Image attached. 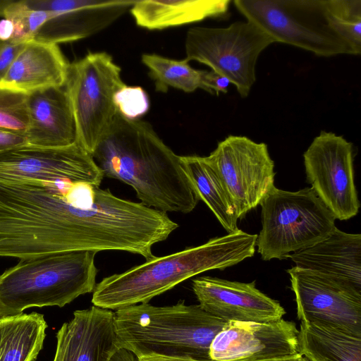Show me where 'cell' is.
Instances as JSON below:
<instances>
[{"label": "cell", "mask_w": 361, "mask_h": 361, "mask_svg": "<svg viewBox=\"0 0 361 361\" xmlns=\"http://www.w3.org/2000/svg\"><path fill=\"white\" fill-rule=\"evenodd\" d=\"M104 178L131 186L141 203L166 212H191L199 201L175 154L140 120L118 111L90 153Z\"/></svg>", "instance_id": "6da1fadb"}, {"label": "cell", "mask_w": 361, "mask_h": 361, "mask_svg": "<svg viewBox=\"0 0 361 361\" xmlns=\"http://www.w3.org/2000/svg\"><path fill=\"white\" fill-rule=\"evenodd\" d=\"M257 234L242 230L162 257H154L127 271L104 278L92 292L93 305L118 310L148 302L199 274L224 269L255 252Z\"/></svg>", "instance_id": "7a4b0ae2"}, {"label": "cell", "mask_w": 361, "mask_h": 361, "mask_svg": "<svg viewBox=\"0 0 361 361\" xmlns=\"http://www.w3.org/2000/svg\"><path fill=\"white\" fill-rule=\"evenodd\" d=\"M226 322L184 300L171 306L148 302L116 310L114 324L118 348L137 359L149 357L212 361V342Z\"/></svg>", "instance_id": "3957f363"}, {"label": "cell", "mask_w": 361, "mask_h": 361, "mask_svg": "<svg viewBox=\"0 0 361 361\" xmlns=\"http://www.w3.org/2000/svg\"><path fill=\"white\" fill-rule=\"evenodd\" d=\"M96 254L75 251L20 259L0 274V317L32 307H62L92 293L98 272Z\"/></svg>", "instance_id": "277c9868"}, {"label": "cell", "mask_w": 361, "mask_h": 361, "mask_svg": "<svg viewBox=\"0 0 361 361\" xmlns=\"http://www.w3.org/2000/svg\"><path fill=\"white\" fill-rule=\"evenodd\" d=\"M259 204L262 228L256 246L265 261L312 246L336 228L334 216L312 188L290 192L274 186Z\"/></svg>", "instance_id": "5b68a950"}, {"label": "cell", "mask_w": 361, "mask_h": 361, "mask_svg": "<svg viewBox=\"0 0 361 361\" xmlns=\"http://www.w3.org/2000/svg\"><path fill=\"white\" fill-rule=\"evenodd\" d=\"M246 20L276 42L292 45L324 57L356 55L331 27L324 0H235Z\"/></svg>", "instance_id": "8992f818"}, {"label": "cell", "mask_w": 361, "mask_h": 361, "mask_svg": "<svg viewBox=\"0 0 361 361\" xmlns=\"http://www.w3.org/2000/svg\"><path fill=\"white\" fill-rule=\"evenodd\" d=\"M126 84L106 52H90L69 64L64 88L74 116L77 144L90 154L118 112L116 93Z\"/></svg>", "instance_id": "52a82bcc"}, {"label": "cell", "mask_w": 361, "mask_h": 361, "mask_svg": "<svg viewBox=\"0 0 361 361\" xmlns=\"http://www.w3.org/2000/svg\"><path fill=\"white\" fill-rule=\"evenodd\" d=\"M274 39L250 21H237L226 27H195L185 42L186 60L197 61L226 78L243 98L256 81L260 54Z\"/></svg>", "instance_id": "ba28073f"}, {"label": "cell", "mask_w": 361, "mask_h": 361, "mask_svg": "<svg viewBox=\"0 0 361 361\" xmlns=\"http://www.w3.org/2000/svg\"><path fill=\"white\" fill-rule=\"evenodd\" d=\"M206 157L220 178L238 219L256 208L274 187V163L264 142L230 135Z\"/></svg>", "instance_id": "9c48e42d"}, {"label": "cell", "mask_w": 361, "mask_h": 361, "mask_svg": "<svg viewBox=\"0 0 361 361\" xmlns=\"http://www.w3.org/2000/svg\"><path fill=\"white\" fill-rule=\"evenodd\" d=\"M307 180L341 221L357 215L360 202L354 180L353 147L343 136L322 130L303 154Z\"/></svg>", "instance_id": "30bf717a"}, {"label": "cell", "mask_w": 361, "mask_h": 361, "mask_svg": "<svg viewBox=\"0 0 361 361\" xmlns=\"http://www.w3.org/2000/svg\"><path fill=\"white\" fill-rule=\"evenodd\" d=\"M287 272L301 323L361 336V291L312 270L294 266Z\"/></svg>", "instance_id": "8fae6325"}, {"label": "cell", "mask_w": 361, "mask_h": 361, "mask_svg": "<svg viewBox=\"0 0 361 361\" xmlns=\"http://www.w3.org/2000/svg\"><path fill=\"white\" fill-rule=\"evenodd\" d=\"M103 174L77 143L63 147L29 145L0 152V182L69 180L99 186Z\"/></svg>", "instance_id": "7c38bea8"}, {"label": "cell", "mask_w": 361, "mask_h": 361, "mask_svg": "<svg viewBox=\"0 0 361 361\" xmlns=\"http://www.w3.org/2000/svg\"><path fill=\"white\" fill-rule=\"evenodd\" d=\"M299 330L283 318L273 322L226 323L212 342V361H261L300 354Z\"/></svg>", "instance_id": "4fadbf2b"}, {"label": "cell", "mask_w": 361, "mask_h": 361, "mask_svg": "<svg viewBox=\"0 0 361 361\" xmlns=\"http://www.w3.org/2000/svg\"><path fill=\"white\" fill-rule=\"evenodd\" d=\"M192 288L204 310L226 322H268L279 320L286 314L278 301L256 288L255 281L203 276L192 280Z\"/></svg>", "instance_id": "5bb4252c"}, {"label": "cell", "mask_w": 361, "mask_h": 361, "mask_svg": "<svg viewBox=\"0 0 361 361\" xmlns=\"http://www.w3.org/2000/svg\"><path fill=\"white\" fill-rule=\"evenodd\" d=\"M135 0H39V10L57 14L45 23L34 40L57 44L86 38L123 16Z\"/></svg>", "instance_id": "9a60e30c"}, {"label": "cell", "mask_w": 361, "mask_h": 361, "mask_svg": "<svg viewBox=\"0 0 361 361\" xmlns=\"http://www.w3.org/2000/svg\"><path fill=\"white\" fill-rule=\"evenodd\" d=\"M53 361H109L118 349L114 312L92 305L76 310L56 334Z\"/></svg>", "instance_id": "2e32d148"}, {"label": "cell", "mask_w": 361, "mask_h": 361, "mask_svg": "<svg viewBox=\"0 0 361 361\" xmlns=\"http://www.w3.org/2000/svg\"><path fill=\"white\" fill-rule=\"evenodd\" d=\"M27 145L63 147L77 143L73 110L63 87H49L27 94Z\"/></svg>", "instance_id": "e0dca14e"}, {"label": "cell", "mask_w": 361, "mask_h": 361, "mask_svg": "<svg viewBox=\"0 0 361 361\" xmlns=\"http://www.w3.org/2000/svg\"><path fill=\"white\" fill-rule=\"evenodd\" d=\"M296 267L312 270L361 291V235L335 228L325 239L286 256Z\"/></svg>", "instance_id": "ac0fdd59"}, {"label": "cell", "mask_w": 361, "mask_h": 361, "mask_svg": "<svg viewBox=\"0 0 361 361\" xmlns=\"http://www.w3.org/2000/svg\"><path fill=\"white\" fill-rule=\"evenodd\" d=\"M69 64L57 44L32 39L18 54L0 87L26 94L63 87Z\"/></svg>", "instance_id": "d6986e66"}, {"label": "cell", "mask_w": 361, "mask_h": 361, "mask_svg": "<svg viewBox=\"0 0 361 361\" xmlns=\"http://www.w3.org/2000/svg\"><path fill=\"white\" fill-rule=\"evenodd\" d=\"M230 0L135 1L130 8L137 25L149 30H161L224 17Z\"/></svg>", "instance_id": "ffe728a7"}, {"label": "cell", "mask_w": 361, "mask_h": 361, "mask_svg": "<svg viewBox=\"0 0 361 361\" xmlns=\"http://www.w3.org/2000/svg\"><path fill=\"white\" fill-rule=\"evenodd\" d=\"M47 324L37 312L0 317V361H35Z\"/></svg>", "instance_id": "44dd1931"}, {"label": "cell", "mask_w": 361, "mask_h": 361, "mask_svg": "<svg viewBox=\"0 0 361 361\" xmlns=\"http://www.w3.org/2000/svg\"><path fill=\"white\" fill-rule=\"evenodd\" d=\"M190 185L199 200L203 201L228 233L237 231L234 207L216 172L206 157L180 156Z\"/></svg>", "instance_id": "7402d4cb"}, {"label": "cell", "mask_w": 361, "mask_h": 361, "mask_svg": "<svg viewBox=\"0 0 361 361\" xmlns=\"http://www.w3.org/2000/svg\"><path fill=\"white\" fill-rule=\"evenodd\" d=\"M298 341L300 354L310 361H361V336L301 323Z\"/></svg>", "instance_id": "603a6c76"}, {"label": "cell", "mask_w": 361, "mask_h": 361, "mask_svg": "<svg viewBox=\"0 0 361 361\" xmlns=\"http://www.w3.org/2000/svg\"><path fill=\"white\" fill-rule=\"evenodd\" d=\"M142 62L148 68L158 92H166L169 87L185 92L202 87L204 71L192 68L188 61L170 59L157 54H145Z\"/></svg>", "instance_id": "cb8c5ba5"}, {"label": "cell", "mask_w": 361, "mask_h": 361, "mask_svg": "<svg viewBox=\"0 0 361 361\" xmlns=\"http://www.w3.org/2000/svg\"><path fill=\"white\" fill-rule=\"evenodd\" d=\"M57 13L28 8L24 0L13 1L4 11V17L10 20L14 26L11 41L26 43L34 39L40 27Z\"/></svg>", "instance_id": "d4e9b609"}, {"label": "cell", "mask_w": 361, "mask_h": 361, "mask_svg": "<svg viewBox=\"0 0 361 361\" xmlns=\"http://www.w3.org/2000/svg\"><path fill=\"white\" fill-rule=\"evenodd\" d=\"M27 94L0 87V130L23 134L29 123Z\"/></svg>", "instance_id": "484cf974"}, {"label": "cell", "mask_w": 361, "mask_h": 361, "mask_svg": "<svg viewBox=\"0 0 361 361\" xmlns=\"http://www.w3.org/2000/svg\"><path fill=\"white\" fill-rule=\"evenodd\" d=\"M114 102L118 111L130 120L142 116L149 107L148 96L142 87L126 85L116 93Z\"/></svg>", "instance_id": "4316f807"}, {"label": "cell", "mask_w": 361, "mask_h": 361, "mask_svg": "<svg viewBox=\"0 0 361 361\" xmlns=\"http://www.w3.org/2000/svg\"><path fill=\"white\" fill-rule=\"evenodd\" d=\"M328 16L344 20L361 21L360 0H324Z\"/></svg>", "instance_id": "83f0119b"}, {"label": "cell", "mask_w": 361, "mask_h": 361, "mask_svg": "<svg viewBox=\"0 0 361 361\" xmlns=\"http://www.w3.org/2000/svg\"><path fill=\"white\" fill-rule=\"evenodd\" d=\"M26 43L18 44L11 40H0V82Z\"/></svg>", "instance_id": "f1b7e54d"}, {"label": "cell", "mask_w": 361, "mask_h": 361, "mask_svg": "<svg viewBox=\"0 0 361 361\" xmlns=\"http://www.w3.org/2000/svg\"><path fill=\"white\" fill-rule=\"evenodd\" d=\"M202 89L212 94L226 93L230 85L229 80L223 75L213 71H204Z\"/></svg>", "instance_id": "f546056e"}, {"label": "cell", "mask_w": 361, "mask_h": 361, "mask_svg": "<svg viewBox=\"0 0 361 361\" xmlns=\"http://www.w3.org/2000/svg\"><path fill=\"white\" fill-rule=\"evenodd\" d=\"M25 145L27 142L23 134L0 130V152Z\"/></svg>", "instance_id": "4dcf8cb0"}, {"label": "cell", "mask_w": 361, "mask_h": 361, "mask_svg": "<svg viewBox=\"0 0 361 361\" xmlns=\"http://www.w3.org/2000/svg\"><path fill=\"white\" fill-rule=\"evenodd\" d=\"M13 32L14 26L10 20L4 18L0 20V40H11Z\"/></svg>", "instance_id": "1f68e13d"}, {"label": "cell", "mask_w": 361, "mask_h": 361, "mask_svg": "<svg viewBox=\"0 0 361 361\" xmlns=\"http://www.w3.org/2000/svg\"><path fill=\"white\" fill-rule=\"evenodd\" d=\"M109 361H136V360L131 352L123 348H118L111 355Z\"/></svg>", "instance_id": "d6a6232c"}, {"label": "cell", "mask_w": 361, "mask_h": 361, "mask_svg": "<svg viewBox=\"0 0 361 361\" xmlns=\"http://www.w3.org/2000/svg\"><path fill=\"white\" fill-rule=\"evenodd\" d=\"M136 361H193L191 360L165 357H149L137 359Z\"/></svg>", "instance_id": "836d02e7"}, {"label": "cell", "mask_w": 361, "mask_h": 361, "mask_svg": "<svg viewBox=\"0 0 361 361\" xmlns=\"http://www.w3.org/2000/svg\"><path fill=\"white\" fill-rule=\"evenodd\" d=\"M13 2V0H0V16H4L5 8Z\"/></svg>", "instance_id": "e575fe53"}, {"label": "cell", "mask_w": 361, "mask_h": 361, "mask_svg": "<svg viewBox=\"0 0 361 361\" xmlns=\"http://www.w3.org/2000/svg\"><path fill=\"white\" fill-rule=\"evenodd\" d=\"M298 356V355L292 357H288V358L274 359V360H261V361H295Z\"/></svg>", "instance_id": "d590c367"}, {"label": "cell", "mask_w": 361, "mask_h": 361, "mask_svg": "<svg viewBox=\"0 0 361 361\" xmlns=\"http://www.w3.org/2000/svg\"><path fill=\"white\" fill-rule=\"evenodd\" d=\"M295 361H310V360L309 359H307L306 357H305L304 355L300 354L297 357Z\"/></svg>", "instance_id": "8d00e7d4"}]
</instances>
